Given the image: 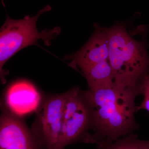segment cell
I'll use <instances>...</instances> for the list:
<instances>
[{
	"mask_svg": "<svg viewBox=\"0 0 149 149\" xmlns=\"http://www.w3.org/2000/svg\"><path fill=\"white\" fill-rule=\"evenodd\" d=\"M66 93L49 97L38 110L32 131L44 149H58Z\"/></svg>",
	"mask_w": 149,
	"mask_h": 149,
	"instance_id": "obj_5",
	"label": "cell"
},
{
	"mask_svg": "<svg viewBox=\"0 0 149 149\" xmlns=\"http://www.w3.org/2000/svg\"><path fill=\"white\" fill-rule=\"evenodd\" d=\"M99 149H149V140H142L131 133L112 143L96 145Z\"/></svg>",
	"mask_w": 149,
	"mask_h": 149,
	"instance_id": "obj_10",
	"label": "cell"
},
{
	"mask_svg": "<svg viewBox=\"0 0 149 149\" xmlns=\"http://www.w3.org/2000/svg\"><path fill=\"white\" fill-rule=\"evenodd\" d=\"M49 6L39 11L35 16L27 15L22 19H13L7 17L0 32V74L2 84L6 83L8 74L3 68L7 61L23 48L32 45L39 46L38 40H42L47 45L60 33L58 27L45 29L40 32L36 26L37 19L43 13L51 10Z\"/></svg>",
	"mask_w": 149,
	"mask_h": 149,
	"instance_id": "obj_3",
	"label": "cell"
},
{
	"mask_svg": "<svg viewBox=\"0 0 149 149\" xmlns=\"http://www.w3.org/2000/svg\"><path fill=\"white\" fill-rule=\"evenodd\" d=\"M5 102L9 111L18 117L39 109L41 96L32 83L19 80L9 87L6 93Z\"/></svg>",
	"mask_w": 149,
	"mask_h": 149,
	"instance_id": "obj_8",
	"label": "cell"
},
{
	"mask_svg": "<svg viewBox=\"0 0 149 149\" xmlns=\"http://www.w3.org/2000/svg\"><path fill=\"white\" fill-rule=\"evenodd\" d=\"M107 29L114 85L120 91H135L141 95L142 80L149 74V56L146 44L133 39L122 24Z\"/></svg>",
	"mask_w": 149,
	"mask_h": 149,
	"instance_id": "obj_2",
	"label": "cell"
},
{
	"mask_svg": "<svg viewBox=\"0 0 149 149\" xmlns=\"http://www.w3.org/2000/svg\"><path fill=\"white\" fill-rule=\"evenodd\" d=\"M81 70L90 90L109 88L114 85V73L109 61L96 63Z\"/></svg>",
	"mask_w": 149,
	"mask_h": 149,
	"instance_id": "obj_9",
	"label": "cell"
},
{
	"mask_svg": "<svg viewBox=\"0 0 149 149\" xmlns=\"http://www.w3.org/2000/svg\"><path fill=\"white\" fill-rule=\"evenodd\" d=\"M141 95L144 96L143 100L139 106L136 107V111L145 110L149 112V74L145 76L141 85Z\"/></svg>",
	"mask_w": 149,
	"mask_h": 149,
	"instance_id": "obj_11",
	"label": "cell"
},
{
	"mask_svg": "<svg viewBox=\"0 0 149 149\" xmlns=\"http://www.w3.org/2000/svg\"><path fill=\"white\" fill-rule=\"evenodd\" d=\"M91 109L84 91L73 87L66 92L58 149L77 143H88Z\"/></svg>",
	"mask_w": 149,
	"mask_h": 149,
	"instance_id": "obj_4",
	"label": "cell"
},
{
	"mask_svg": "<svg viewBox=\"0 0 149 149\" xmlns=\"http://www.w3.org/2000/svg\"><path fill=\"white\" fill-rule=\"evenodd\" d=\"M91 109L88 143H110L138 130L135 100L139 93L109 88L84 91Z\"/></svg>",
	"mask_w": 149,
	"mask_h": 149,
	"instance_id": "obj_1",
	"label": "cell"
},
{
	"mask_svg": "<svg viewBox=\"0 0 149 149\" xmlns=\"http://www.w3.org/2000/svg\"><path fill=\"white\" fill-rule=\"evenodd\" d=\"M0 149H44L18 117L4 111L0 118Z\"/></svg>",
	"mask_w": 149,
	"mask_h": 149,
	"instance_id": "obj_6",
	"label": "cell"
},
{
	"mask_svg": "<svg viewBox=\"0 0 149 149\" xmlns=\"http://www.w3.org/2000/svg\"><path fill=\"white\" fill-rule=\"evenodd\" d=\"M109 38L107 28L95 26V30L87 43L76 52L67 56L65 58L71 60L70 65L80 70L109 61Z\"/></svg>",
	"mask_w": 149,
	"mask_h": 149,
	"instance_id": "obj_7",
	"label": "cell"
}]
</instances>
